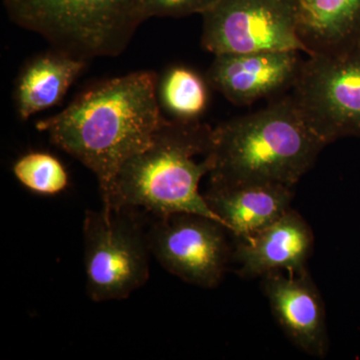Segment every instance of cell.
Masks as SVG:
<instances>
[{
	"instance_id": "6da1fadb",
	"label": "cell",
	"mask_w": 360,
	"mask_h": 360,
	"mask_svg": "<svg viewBox=\"0 0 360 360\" xmlns=\"http://www.w3.org/2000/svg\"><path fill=\"white\" fill-rule=\"evenodd\" d=\"M158 86L153 71L105 80L37 123L52 143L96 174L103 205L123 163L148 148L165 120Z\"/></svg>"
},
{
	"instance_id": "7a4b0ae2",
	"label": "cell",
	"mask_w": 360,
	"mask_h": 360,
	"mask_svg": "<svg viewBox=\"0 0 360 360\" xmlns=\"http://www.w3.org/2000/svg\"><path fill=\"white\" fill-rule=\"evenodd\" d=\"M326 146L288 96L212 129L210 184L293 188Z\"/></svg>"
},
{
	"instance_id": "3957f363",
	"label": "cell",
	"mask_w": 360,
	"mask_h": 360,
	"mask_svg": "<svg viewBox=\"0 0 360 360\" xmlns=\"http://www.w3.org/2000/svg\"><path fill=\"white\" fill-rule=\"evenodd\" d=\"M212 129L200 120L165 118L148 148L123 163L103 207L142 208L155 217L196 213L224 224L200 193L212 170Z\"/></svg>"
},
{
	"instance_id": "277c9868",
	"label": "cell",
	"mask_w": 360,
	"mask_h": 360,
	"mask_svg": "<svg viewBox=\"0 0 360 360\" xmlns=\"http://www.w3.org/2000/svg\"><path fill=\"white\" fill-rule=\"evenodd\" d=\"M11 20L78 58L117 56L143 22L141 0H4Z\"/></svg>"
},
{
	"instance_id": "5b68a950",
	"label": "cell",
	"mask_w": 360,
	"mask_h": 360,
	"mask_svg": "<svg viewBox=\"0 0 360 360\" xmlns=\"http://www.w3.org/2000/svg\"><path fill=\"white\" fill-rule=\"evenodd\" d=\"M84 240L86 290L94 302L125 300L148 283L151 252L137 208L89 210Z\"/></svg>"
},
{
	"instance_id": "8992f818",
	"label": "cell",
	"mask_w": 360,
	"mask_h": 360,
	"mask_svg": "<svg viewBox=\"0 0 360 360\" xmlns=\"http://www.w3.org/2000/svg\"><path fill=\"white\" fill-rule=\"evenodd\" d=\"M291 98L326 146L360 137V37L303 59Z\"/></svg>"
},
{
	"instance_id": "52a82bcc",
	"label": "cell",
	"mask_w": 360,
	"mask_h": 360,
	"mask_svg": "<svg viewBox=\"0 0 360 360\" xmlns=\"http://www.w3.org/2000/svg\"><path fill=\"white\" fill-rule=\"evenodd\" d=\"M203 47L214 56L307 49L295 0H217L202 14Z\"/></svg>"
},
{
	"instance_id": "ba28073f",
	"label": "cell",
	"mask_w": 360,
	"mask_h": 360,
	"mask_svg": "<svg viewBox=\"0 0 360 360\" xmlns=\"http://www.w3.org/2000/svg\"><path fill=\"white\" fill-rule=\"evenodd\" d=\"M226 229L196 213L155 217L148 231L151 255L163 269L182 281L203 288L219 285L232 250Z\"/></svg>"
},
{
	"instance_id": "9c48e42d",
	"label": "cell",
	"mask_w": 360,
	"mask_h": 360,
	"mask_svg": "<svg viewBox=\"0 0 360 360\" xmlns=\"http://www.w3.org/2000/svg\"><path fill=\"white\" fill-rule=\"evenodd\" d=\"M300 51H276L214 56L207 84L236 104L248 105L292 89L303 59Z\"/></svg>"
},
{
	"instance_id": "30bf717a",
	"label": "cell",
	"mask_w": 360,
	"mask_h": 360,
	"mask_svg": "<svg viewBox=\"0 0 360 360\" xmlns=\"http://www.w3.org/2000/svg\"><path fill=\"white\" fill-rule=\"evenodd\" d=\"M262 279L270 309L284 333L302 352L326 357L329 343L326 307L309 271L286 276L271 272Z\"/></svg>"
},
{
	"instance_id": "8fae6325",
	"label": "cell",
	"mask_w": 360,
	"mask_h": 360,
	"mask_svg": "<svg viewBox=\"0 0 360 360\" xmlns=\"http://www.w3.org/2000/svg\"><path fill=\"white\" fill-rule=\"evenodd\" d=\"M314 236L297 212L288 210L274 224L250 238L236 239L232 259L245 278L264 277L271 272L300 274L307 269L314 251Z\"/></svg>"
},
{
	"instance_id": "7c38bea8",
	"label": "cell",
	"mask_w": 360,
	"mask_h": 360,
	"mask_svg": "<svg viewBox=\"0 0 360 360\" xmlns=\"http://www.w3.org/2000/svg\"><path fill=\"white\" fill-rule=\"evenodd\" d=\"M205 198L236 239L250 238L290 210L291 187L272 184H210Z\"/></svg>"
},
{
	"instance_id": "4fadbf2b",
	"label": "cell",
	"mask_w": 360,
	"mask_h": 360,
	"mask_svg": "<svg viewBox=\"0 0 360 360\" xmlns=\"http://www.w3.org/2000/svg\"><path fill=\"white\" fill-rule=\"evenodd\" d=\"M85 66V59L58 49L28 61L21 70L14 92L21 120L60 103Z\"/></svg>"
},
{
	"instance_id": "5bb4252c",
	"label": "cell",
	"mask_w": 360,
	"mask_h": 360,
	"mask_svg": "<svg viewBox=\"0 0 360 360\" xmlns=\"http://www.w3.org/2000/svg\"><path fill=\"white\" fill-rule=\"evenodd\" d=\"M298 37L307 56L360 37V0H295Z\"/></svg>"
},
{
	"instance_id": "9a60e30c",
	"label": "cell",
	"mask_w": 360,
	"mask_h": 360,
	"mask_svg": "<svg viewBox=\"0 0 360 360\" xmlns=\"http://www.w3.org/2000/svg\"><path fill=\"white\" fill-rule=\"evenodd\" d=\"M207 84L191 68L174 66L161 79L158 89L161 104L174 120H200L207 108Z\"/></svg>"
},
{
	"instance_id": "2e32d148",
	"label": "cell",
	"mask_w": 360,
	"mask_h": 360,
	"mask_svg": "<svg viewBox=\"0 0 360 360\" xmlns=\"http://www.w3.org/2000/svg\"><path fill=\"white\" fill-rule=\"evenodd\" d=\"M13 174L21 186L39 195H58L70 184V175L63 162L42 151L20 156L13 163Z\"/></svg>"
},
{
	"instance_id": "e0dca14e",
	"label": "cell",
	"mask_w": 360,
	"mask_h": 360,
	"mask_svg": "<svg viewBox=\"0 0 360 360\" xmlns=\"http://www.w3.org/2000/svg\"><path fill=\"white\" fill-rule=\"evenodd\" d=\"M217 0H141L144 20L151 18H184L202 15Z\"/></svg>"
}]
</instances>
